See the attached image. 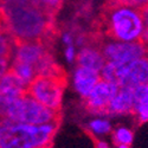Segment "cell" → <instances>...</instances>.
I'll return each instance as SVG.
<instances>
[{"label":"cell","instance_id":"1","mask_svg":"<svg viewBox=\"0 0 148 148\" xmlns=\"http://www.w3.org/2000/svg\"><path fill=\"white\" fill-rule=\"evenodd\" d=\"M0 32L14 44L40 42L50 47L59 34L56 18L32 3V0H0Z\"/></svg>","mask_w":148,"mask_h":148},{"label":"cell","instance_id":"2","mask_svg":"<svg viewBox=\"0 0 148 148\" xmlns=\"http://www.w3.org/2000/svg\"><path fill=\"white\" fill-rule=\"evenodd\" d=\"M145 31L141 11L127 6H106L96 23V32L120 42H139Z\"/></svg>","mask_w":148,"mask_h":148},{"label":"cell","instance_id":"3","mask_svg":"<svg viewBox=\"0 0 148 148\" xmlns=\"http://www.w3.org/2000/svg\"><path fill=\"white\" fill-rule=\"evenodd\" d=\"M59 125H26L0 116V148H51Z\"/></svg>","mask_w":148,"mask_h":148},{"label":"cell","instance_id":"4","mask_svg":"<svg viewBox=\"0 0 148 148\" xmlns=\"http://www.w3.org/2000/svg\"><path fill=\"white\" fill-rule=\"evenodd\" d=\"M3 117H7L19 123L40 126L56 122L60 123L62 112H55L26 94L19 97L14 102H12L7 107Z\"/></svg>","mask_w":148,"mask_h":148},{"label":"cell","instance_id":"5","mask_svg":"<svg viewBox=\"0 0 148 148\" xmlns=\"http://www.w3.org/2000/svg\"><path fill=\"white\" fill-rule=\"evenodd\" d=\"M68 84V77L36 76L27 85V94L43 106L55 112H60L63 92Z\"/></svg>","mask_w":148,"mask_h":148},{"label":"cell","instance_id":"6","mask_svg":"<svg viewBox=\"0 0 148 148\" xmlns=\"http://www.w3.org/2000/svg\"><path fill=\"white\" fill-rule=\"evenodd\" d=\"M98 47L107 62L117 64H128L130 62L146 57L148 47L139 42H120L101 37Z\"/></svg>","mask_w":148,"mask_h":148},{"label":"cell","instance_id":"7","mask_svg":"<svg viewBox=\"0 0 148 148\" xmlns=\"http://www.w3.org/2000/svg\"><path fill=\"white\" fill-rule=\"evenodd\" d=\"M117 91H119V87L116 84L107 82L101 78V81L95 85L90 94L83 97L84 108L89 113L106 115L107 108Z\"/></svg>","mask_w":148,"mask_h":148},{"label":"cell","instance_id":"8","mask_svg":"<svg viewBox=\"0 0 148 148\" xmlns=\"http://www.w3.org/2000/svg\"><path fill=\"white\" fill-rule=\"evenodd\" d=\"M148 83V60L146 57L135 59L128 64L121 65L119 88H135Z\"/></svg>","mask_w":148,"mask_h":148},{"label":"cell","instance_id":"9","mask_svg":"<svg viewBox=\"0 0 148 148\" xmlns=\"http://www.w3.org/2000/svg\"><path fill=\"white\" fill-rule=\"evenodd\" d=\"M16 47V57L14 60L21 63L30 64L34 66L38 62L49 52H53V47L47 46L40 42H23L14 44Z\"/></svg>","mask_w":148,"mask_h":148},{"label":"cell","instance_id":"10","mask_svg":"<svg viewBox=\"0 0 148 148\" xmlns=\"http://www.w3.org/2000/svg\"><path fill=\"white\" fill-rule=\"evenodd\" d=\"M133 113V88H119L110 101L106 115H127Z\"/></svg>","mask_w":148,"mask_h":148},{"label":"cell","instance_id":"11","mask_svg":"<svg viewBox=\"0 0 148 148\" xmlns=\"http://www.w3.org/2000/svg\"><path fill=\"white\" fill-rule=\"evenodd\" d=\"M100 81H101V75L98 71L82 66H78V69L75 71V76H73L75 89L82 97L88 96Z\"/></svg>","mask_w":148,"mask_h":148},{"label":"cell","instance_id":"12","mask_svg":"<svg viewBox=\"0 0 148 148\" xmlns=\"http://www.w3.org/2000/svg\"><path fill=\"white\" fill-rule=\"evenodd\" d=\"M77 65L100 72L106 64V58L98 46H84L76 56Z\"/></svg>","mask_w":148,"mask_h":148},{"label":"cell","instance_id":"13","mask_svg":"<svg viewBox=\"0 0 148 148\" xmlns=\"http://www.w3.org/2000/svg\"><path fill=\"white\" fill-rule=\"evenodd\" d=\"M133 114L136 115L140 123L148 121V83L133 89Z\"/></svg>","mask_w":148,"mask_h":148},{"label":"cell","instance_id":"14","mask_svg":"<svg viewBox=\"0 0 148 148\" xmlns=\"http://www.w3.org/2000/svg\"><path fill=\"white\" fill-rule=\"evenodd\" d=\"M11 69L17 73V75L19 76V78H20L24 83H25L26 85H29V84L32 82V79L36 77L34 69H33V66H31L30 64L13 60V63H12V65H11Z\"/></svg>","mask_w":148,"mask_h":148},{"label":"cell","instance_id":"15","mask_svg":"<svg viewBox=\"0 0 148 148\" xmlns=\"http://www.w3.org/2000/svg\"><path fill=\"white\" fill-rule=\"evenodd\" d=\"M133 133L132 130L127 129V128H117L114 134H113V140L114 142L119 146V145H126V146H130V143L133 142Z\"/></svg>","mask_w":148,"mask_h":148},{"label":"cell","instance_id":"16","mask_svg":"<svg viewBox=\"0 0 148 148\" xmlns=\"http://www.w3.org/2000/svg\"><path fill=\"white\" fill-rule=\"evenodd\" d=\"M14 43L8 36L0 32V58L10 59L12 52H13Z\"/></svg>","mask_w":148,"mask_h":148},{"label":"cell","instance_id":"17","mask_svg":"<svg viewBox=\"0 0 148 148\" xmlns=\"http://www.w3.org/2000/svg\"><path fill=\"white\" fill-rule=\"evenodd\" d=\"M148 4V0H107L106 6H127L141 10Z\"/></svg>","mask_w":148,"mask_h":148},{"label":"cell","instance_id":"18","mask_svg":"<svg viewBox=\"0 0 148 148\" xmlns=\"http://www.w3.org/2000/svg\"><path fill=\"white\" fill-rule=\"evenodd\" d=\"M89 128L95 134H107V133L110 132V129H112V127H110V123L108 121L101 120V119L92 120L89 123Z\"/></svg>","mask_w":148,"mask_h":148},{"label":"cell","instance_id":"19","mask_svg":"<svg viewBox=\"0 0 148 148\" xmlns=\"http://www.w3.org/2000/svg\"><path fill=\"white\" fill-rule=\"evenodd\" d=\"M140 11H141V16H142V20H143L145 30L148 31V4L145 7H142Z\"/></svg>","mask_w":148,"mask_h":148},{"label":"cell","instance_id":"20","mask_svg":"<svg viewBox=\"0 0 148 148\" xmlns=\"http://www.w3.org/2000/svg\"><path fill=\"white\" fill-rule=\"evenodd\" d=\"M7 70H8V59L0 58V78L5 75Z\"/></svg>","mask_w":148,"mask_h":148},{"label":"cell","instance_id":"21","mask_svg":"<svg viewBox=\"0 0 148 148\" xmlns=\"http://www.w3.org/2000/svg\"><path fill=\"white\" fill-rule=\"evenodd\" d=\"M65 55H66V58H68V60H72L73 59V57H75V49H73L71 45H69V47L66 49V52H65Z\"/></svg>","mask_w":148,"mask_h":148},{"label":"cell","instance_id":"22","mask_svg":"<svg viewBox=\"0 0 148 148\" xmlns=\"http://www.w3.org/2000/svg\"><path fill=\"white\" fill-rule=\"evenodd\" d=\"M95 148H109V146L106 143V142H103V141H96L95 142Z\"/></svg>","mask_w":148,"mask_h":148},{"label":"cell","instance_id":"23","mask_svg":"<svg viewBox=\"0 0 148 148\" xmlns=\"http://www.w3.org/2000/svg\"><path fill=\"white\" fill-rule=\"evenodd\" d=\"M64 42L68 43L69 45H71V36L70 34H65L64 36Z\"/></svg>","mask_w":148,"mask_h":148},{"label":"cell","instance_id":"24","mask_svg":"<svg viewBox=\"0 0 148 148\" xmlns=\"http://www.w3.org/2000/svg\"><path fill=\"white\" fill-rule=\"evenodd\" d=\"M117 148H129V146H126V145H119Z\"/></svg>","mask_w":148,"mask_h":148},{"label":"cell","instance_id":"25","mask_svg":"<svg viewBox=\"0 0 148 148\" xmlns=\"http://www.w3.org/2000/svg\"><path fill=\"white\" fill-rule=\"evenodd\" d=\"M146 58H147V60H148V51H147V55H146Z\"/></svg>","mask_w":148,"mask_h":148}]
</instances>
